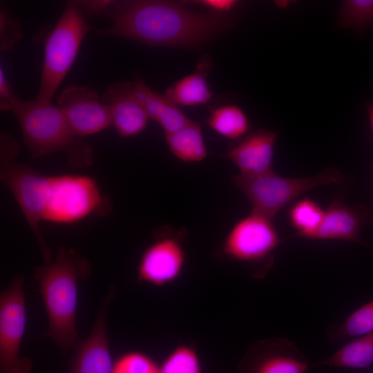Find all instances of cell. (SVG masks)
<instances>
[{
	"label": "cell",
	"mask_w": 373,
	"mask_h": 373,
	"mask_svg": "<svg viewBox=\"0 0 373 373\" xmlns=\"http://www.w3.org/2000/svg\"><path fill=\"white\" fill-rule=\"evenodd\" d=\"M181 232L159 229L155 240L143 251L137 266L139 281L163 286L175 280L185 264Z\"/></svg>",
	"instance_id": "9c48e42d"
},
{
	"label": "cell",
	"mask_w": 373,
	"mask_h": 373,
	"mask_svg": "<svg viewBox=\"0 0 373 373\" xmlns=\"http://www.w3.org/2000/svg\"><path fill=\"white\" fill-rule=\"evenodd\" d=\"M277 134L258 129L251 132L227 153V157L245 175L273 171L272 164Z\"/></svg>",
	"instance_id": "5bb4252c"
},
{
	"label": "cell",
	"mask_w": 373,
	"mask_h": 373,
	"mask_svg": "<svg viewBox=\"0 0 373 373\" xmlns=\"http://www.w3.org/2000/svg\"><path fill=\"white\" fill-rule=\"evenodd\" d=\"M93 30L73 1L68 2L45 41L37 99L51 102L75 61L83 39Z\"/></svg>",
	"instance_id": "5b68a950"
},
{
	"label": "cell",
	"mask_w": 373,
	"mask_h": 373,
	"mask_svg": "<svg viewBox=\"0 0 373 373\" xmlns=\"http://www.w3.org/2000/svg\"><path fill=\"white\" fill-rule=\"evenodd\" d=\"M17 140L10 134L0 135V180L10 189L33 231L46 264L51 262L52 253L40 230L47 200L50 176L17 160Z\"/></svg>",
	"instance_id": "277c9868"
},
{
	"label": "cell",
	"mask_w": 373,
	"mask_h": 373,
	"mask_svg": "<svg viewBox=\"0 0 373 373\" xmlns=\"http://www.w3.org/2000/svg\"><path fill=\"white\" fill-rule=\"evenodd\" d=\"M133 95L149 119L158 122L164 134L175 132L192 122L178 104L166 95L152 90L138 76L134 81Z\"/></svg>",
	"instance_id": "2e32d148"
},
{
	"label": "cell",
	"mask_w": 373,
	"mask_h": 373,
	"mask_svg": "<svg viewBox=\"0 0 373 373\" xmlns=\"http://www.w3.org/2000/svg\"><path fill=\"white\" fill-rule=\"evenodd\" d=\"M324 211L314 200L304 198L291 207L289 218L291 224L297 229L296 237L305 238L321 224Z\"/></svg>",
	"instance_id": "603a6c76"
},
{
	"label": "cell",
	"mask_w": 373,
	"mask_h": 373,
	"mask_svg": "<svg viewBox=\"0 0 373 373\" xmlns=\"http://www.w3.org/2000/svg\"><path fill=\"white\" fill-rule=\"evenodd\" d=\"M21 128L32 160L64 153L70 166L84 169L93 161L91 145L73 131L64 111L51 102L13 97L10 110Z\"/></svg>",
	"instance_id": "3957f363"
},
{
	"label": "cell",
	"mask_w": 373,
	"mask_h": 373,
	"mask_svg": "<svg viewBox=\"0 0 373 373\" xmlns=\"http://www.w3.org/2000/svg\"><path fill=\"white\" fill-rule=\"evenodd\" d=\"M343 180V175L334 169L301 178L281 177L274 171L256 175L240 173L233 176L234 184L250 202L252 212L271 220L281 209L305 192L321 185L340 184Z\"/></svg>",
	"instance_id": "52a82bcc"
},
{
	"label": "cell",
	"mask_w": 373,
	"mask_h": 373,
	"mask_svg": "<svg viewBox=\"0 0 373 373\" xmlns=\"http://www.w3.org/2000/svg\"><path fill=\"white\" fill-rule=\"evenodd\" d=\"M57 104L78 137L100 132L112 125L109 108L99 101L97 93L90 86L66 87L59 94Z\"/></svg>",
	"instance_id": "8fae6325"
},
{
	"label": "cell",
	"mask_w": 373,
	"mask_h": 373,
	"mask_svg": "<svg viewBox=\"0 0 373 373\" xmlns=\"http://www.w3.org/2000/svg\"><path fill=\"white\" fill-rule=\"evenodd\" d=\"M23 37L21 25L19 20L15 19L6 12H0V48L9 51Z\"/></svg>",
	"instance_id": "4316f807"
},
{
	"label": "cell",
	"mask_w": 373,
	"mask_h": 373,
	"mask_svg": "<svg viewBox=\"0 0 373 373\" xmlns=\"http://www.w3.org/2000/svg\"><path fill=\"white\" fill-rule=\"evenodd\" d=\"M309 368L303 356L285 352L265 356L256 365L253 373H306Z\"/></svg>",
	"instance_id": "cb8c5ba5"
},
{
	"label": "cell",
	"mask_w": 373,
	"mask_h": 373,
	"mask_svg": "<svg viewBox=\"0 0 373 373\" xmlns=\"http://www.w3.org/2000/svg\"><path fill=\"white\" fill-rule=\"evenodd\" d=\"M279 242V236L272 220L251 212L233 226L224 240L222 249L232 259L253 262L267 256Z\"/></svg>",
	"instance_id": "30bf717a"
},
{
	"label": "cell",
	"mask_w": 373,
	"mask_h": 373,
	"mask_svg": "<svg viewBox=\"0 0 373 373\" xmlns=\"http://www.w3.org/2000/svg\"><path fill=\"white\" fill-rule=\"evenodd\" d=\"M373 363V332L345 344L318 365L363 369Z\"/></svg>",
	"instance_id": "d6986e66"
},
{
	"label": "cell",
	"mask_w": 373,
	"mask_h": 373,
	"mask_svg": "<svg viewBox=\"0 0 373 373\" xmlns=\"http://www.w3.org/2000/svg\"><path fill=\"white\" fill-rule=\"evenodd\" d=\"M134 82L111 84L102 94L101 102L111 113L112 125L121 137H131L143 131L150 120L133 95Z\"/></svg>",
	"instance_id": "4fadbf2b"
},
{
	"label": "cell",
	"mask_w": 373,
	"mask_h": 373,
	"mask_svg": "<svg viewBox=\"0 0 373 373\" xmlns=\"http://www.w3.org/2000/svg\"><path fill=\"white\" fill-rule=\"evenodd\" d=\"M113 291L105 297L88 336L77 348L70 373H112L111 358L106 326V312Z\"/></svg>",
	"instance_id": "7c38bea8"
},
{
	"label": "cell",
	"mask_w": 373,
	"mask_h": 373,
	"mask_svg": "<svg viewBox=\"0 0 373 373\" xmlns=\"http://www.w3.org/2000/svg\"><path fill=\"white\" fill-rule=\"evenodd\" d=\"M369 219L363 208L349 207L336 200L324 211L319 226L305 238L359 242L361 228Z\"/></svg>",
	"instance_id": "9a60e30c"
},
{
	"label": "cell",
	"mask_w": 373,
	"mask_h": 373,
	"mask_svg": "<svg viewBox=\"0 0 373 373\" xmlns=\"http://www.w3.org/2000/svg\"><path fill=\"white\" fill-rule=\"evenodd\" d=\"M367 111H368V116H369L371 128L373 132V104H368Z\"/></svg>",
	"instance_id": "4dcf8cb0"
},
{
	"label": "cell",
	"mask_w": 373,
	"mask_h": 373,
	"mask_svg": "<svg viewBox=\"0 0 373 373\" xmlns=\"http://www.w3.org/2000/svg\"><path fill=\"white\" fill-rule=\"evenodd\" d=\"M23 280L17 275L0 296V373H31L32 363L20 356L26 326Z\"/></svg>",
	"instance_id": "ba28073f"
},
{
	"label": "cell",
	"mask_w": 373,
	"mask_h": 373,
	"mask_svg": "<svg viewBox=\"0 0 373 373\" xmlns=\"http://www.w3.org/2000/svg\"><path fill=\"white\" fill-rule=\"evenodd\" d=\"M106 16L110 26L98 35L133 39L156 46H187L201 43L232 25L224 13L198 12L168 1H114Z\"/></svg>",
	"instance_id": "6da1fadb"
},
{
	"label": "cell",
	"mask_w": 373,
	"mask_h": 373,
	"mask_svg": "<svg viewBox=\"0 0 373 373\" xmlns=\"http://www.w3.org/2000/svg\"><path fill=\"white\" fill-rule=\"evenodd\" d=\"M112 373H160V366L147 354L131 351L115 361Z\"/></svg>",
	"instance_id": "484cf974"
},
{
	"label": "cell",
	"mask_w": 373,
	"mask_h": 373,
	"mask_svg": "<svg viewBox=\"0 0 373 373\" xmlns=\"http://www.w3.org/2000/svg\"><path fill=\"white\" fill-rule=\"evenodd\" d=\"M208 57L201 59L193 73L175 82L166 91V96L173 102L182 106L205 104L212 97L206 77L210 69Z\"/></svg>",
	"instance_id": "e0dca14e"
},
{
	"label": "cell",
	"mask_w": 373,
	"mask_h": 373,
	"mask_svg": "<svg viewBox=\"0 0 373 373\" xmlns=\"http://www.w3.org/2000/svg\"><path fill=\"white\" fill-rule=\"evenodd\" d=\"M373 24V0H346L341 3L337 18L341 28L362 31Z\"/></svg>",
	"instance_id": "7402d4cb"
},
{
	"label": "cell",
	"mask_w": 373,
	"mask_h": 373,
	"mask_svg": "<svg viewBox=\"0 0 373 373\" xmlns=\"http://www.w3.org/2000/svg\"><path fill=\"white\" fill-rule=\"evenodd\" d=\"M160 373H201L197 352L188 345L176 347L160 365Z\"/></svg>",
	"instance_id": "d4e9b609"
},
{
	"label": "cell",
	"mask_w": 373,
	"mask_h": 373,
	"mask_svg": "<svg viewBox=\"0 0 373 373\" xmlns=\"http://www.w3.org/2000/svg\"><path fill=\"white\" fill-rule=\"evenodd\" d=\"M73 2L83 14L89 17L106 16L114 1L111 0H79Z\"/></svg>",
	"instance_id": "83f0119b"
},
{
	"label": "cell",
	"mask_w": 373,
	"mask_h": 373,
	"mask_svg": "<svg viewBox=\"0 0 373 373\" xmlns=\"http://www.w3.org/2000/svg\"><path fill=\"white\" fill-rule=\"evenodd\" d=\"M15 95H12L11 88L5 77L3 70L0 69V108L1 111H10L12 101Z\"/></svg>",
	"instance_id": "f1b7e54d"
},
{
	"label": "cell",
	"mask_w": 373,
	"mask_h": 373,
	"mask_svg": "<svg viewBox=\"0 0 373 373\" xmlns=\"http://www.w3.org/2000/svg\"><path fill=\"white\" fill-rule=\"evenodd\" d=\"M172 153L185 162H200L207 154L200 125L192 121L182 128L165 134Z\"/></svg>",
	"instance_id": "ac0fdd59"
},
{
	"label": "cell",
	"mask_w": 373,
	"mask_h": 373,
	"mask_svg": "<svg viewBox=\"0 0 373 373\" xmlns=\"http://www.w3.org/2000/svg\"><path fill=\"white\" fill-rule=\"evenodd\" d=\"M90 272L88 260L75 249L66 247L58 249L54 262L36 268L35 278L48 321L45 336L63 350H69L76 344L78 284Z\"/></svg>",
	"instance_id": "7a4b0ae2"
},
{
	"label": "cell",
	"mask_w": 373,
	"mask_h": 373,
	"mask_svg": "<svg viewBox=\"0 0 373 373\" xmlns=\"http://www.w3.org/2000/svg\"><path fill=\"white\" fill-rule=\"evenodd\" d=\"M112 207L110 198L93 178L75 174L51 175L42 220L72 224L92 215L105 216Z\"/></svg>",
	"instance_id": "8992f818"
},
{
	"label": "cell",
	"mask_w": 373,
	"mask_h": 373,
	"mask_svg": "<svg viewBox=\"0 0 373 373\" xmlns=\"http://www.w3.org/2000/svg\"><path fill=\"white\" fill-rule=\"evenodd\" d=\"M373 332V300L352 312L341 324L330 326L328 337L339 342L348 337H358Z\"/></svg>",
	"instance_id": "44dd1931"
},
{
	"label": "cell",
	"mask_w": 373,
	"mask_h": 373,
	"mask_svg": "<svg viewBox=\"0 0 373 373\" xmlns=\"http://www.w3.org/2000/svg\"><path fill=\"white\" fill-rule=\"evenodd\" d=\"M195 2L210 8L212 12L224 14L232 10L238 3L234 0H202Z\"/></svg>",
	"instance_id": "f546056e"
},
{
	"label": "cell",
	"mask_w": 373,
	"mask_h": 373,
	"mask_svg": "<svg viewBox=\"0 0 373 373\" xmlns=\"http://www.w3.org/2000/svg\"><path fill=\"white\" fill-rule=\"evenodd\" d=\"M207 122L216 133L231 140L240 138L249 129V119L244 111L233 105L213 109Z\"/></svg>",
	"instance_id": "ffe728a7"
}]
</instances>
